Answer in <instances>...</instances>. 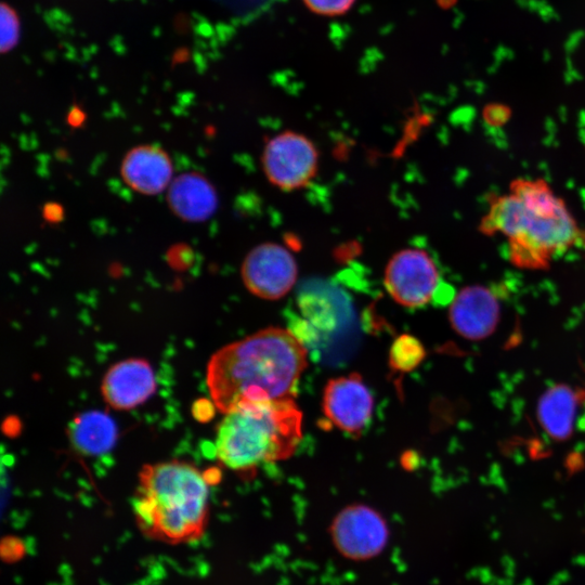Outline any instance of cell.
<instances>
[{
	"mask_svg": "<svg viewBox=\"0 0 585 585\" xmlns=\"http://www.w3.org/2000/svg\"><path fill=\"white\" fill-rule=\"evenodd\" d=\"M302 438V413L294 398L243 403L219 422L216 455L240 472L290 457Z\"/></svg>",
	"mask_w": 585,
	"mask_h": 585,
	"instance_id": "4",
	"label": "cell"
},
{
	"mask_svg": "<svg viewBox=\"0 0 585 585\" xmlns=\"http://www.w3.org/2000/svg\"><path fill=\"white\" fill-rule=\"evenodd\" d=\"M240 274L245 287L252 295L276 300L292 288L298 276V266L286 247L263 243L246 255Z\"/></svg>",
	"mask_w": 585,
	"mask_h": 585,
	"instance_id": "7",
	"label": "cell"
},
{
	"mask_svg": "<svg viewBox=\"0 0 585 585\" xmlns=\"http://www.w3.org/2000/svg\"><path fill=\"white\" fill-rule=\"evenodd\" d=\"M20 23L14 10L5 4H1V52L11 50L18 40Z\"/></svg>",
	"mask_w": 585,
	"mask_h": 585,
	"instance_id": "17",
	"label": "cell"
},
{
	"mask_svg": "<svg viewBox=\"0 0 585 585\" xmlns=\"http://www.w3.org/2000/svg\"><path fill=\"white\" fill-rule=\"evenodd\" d=\"M312 12L323 16H337L351 9L355 0H303Z\"/></svg>",
	"mask_w": 585,
	"mask_h": 585,
	"instance_id": "18",
	"label": "cell"
},
{
	"mask_svg": "<svg viewBox=\"0 0 585 585\" xmlns=\"http://www.w3.org/2000/svg\"><path fill=\"white\" fill-rule=\"evenodd\" d=\"M167 204L172 213L181 220L203 222L216 212L218 195L204 174L184 172L173 178L169 184Z\"/></svg>",
	"mask_w": 585,
	"mask_h": 585,
	"instance_id": "13",
	"label": "cell"
},
{
	"mask_svg": "<svg viewBox=\"0 0 585 585\" xmlns=\"http://www.w3.org/2000/svg\"><path fill=\"white\" fill-rule=\"evenodd\" d=\"M448 318L452 328L463 338L483 340L495 332L499 323L498 298L486 286H466L453 297Z\"/></svg>",
	"mask_w": 585,
	"mask_h": 585,
	"instance_id": "10",
	"label": "cell"
},
{
	"mask_svg": "<svg viewBox=\"0 0 585 585\" xmlns=\"http://www.w3.org/2000/svg\"><path fill=\"white\" fill-rule=\"evenodd\" d=\"M322 406L333 425L358 437L372 418L374 399L361 376L352 373L330 379L326 384Z\"/></svg>",
	"mask_w": 585,
	"mask_h": 585,
	"instance_id": "9",
	"label": "cell"
},
{
	"mask_svg": "<svg viewBox=\"0 0 585 585\" xmlns=\"http://www.w3.org/2000/svg\"><path fill=\"white\" fill-rule=\"evenodd\" d=\"M69 440L84 455H100L109 451L117 438L115 421L100 411H89L69 424Z\"/></svg>",
	"mask_w": 585,
	"mask_h": 585,
	"instance_id": "15",
	"label": "cell"
},
{
	"mask_svg": "<svg viewBox=\"0 0 585 585\" xmlns=\"http://www.w3.org/2000/svg\"><path fill=\"white\" fill-rule=\"evenodd\" d=\"M307 350L289 330L269 327L219 349L207 366V386L223 414L236 406L295 398Z\"/></svg>",
	"mask_w": 585,
	"mask_h": 585,
	"instance_id": "1",
	"label": "cell"
},
{
	"mask_svg": "<svg viewBox=\"0 0 585 585\" xmlns=\"http://www.w3.org/2000/svg\"><path fill=\"white\" fill-rule=\"evenodd\" d=\"M173 167L169 155L159 146L142 144L132 147L120 165L122 181L142 195H157L168 188Z\"/></svg>",
	"mask_w": 585,
	"mask_h": 585,
	"instance_id": "12",
	"label": "cell"
},
{
	"mask_svg": "<svg viewBox=\"0 0 585 585\" xmlns=\"http://www.w3.org/2000/svg\"><path fill=\"white\" fill-rule=\"evenodd\" d=\"M155 391L154 369L146 360L139 358L126 359L112 365L101 385L104 401L119 411L143 404Z\"/></svg>",
	"mask_w": 585,
	"mask_h": 585,
	"instance_id": "11",
	"label": "cell"
},
{
	"mask_svg": "<svg viewBox=\"0 0 585 585\" xmlns=\"http://www.w3.org/2000/svg\"><path fill=\"white\" fill-rule=\"evenodd\" d=\"M131 506L145 537L170 545L194 543L207 528L209 483L187 461L147 464L140 470Z\"/></svg>",
	"mask_w": 585,
	"mask_h": 585,
	"instance_id": "3",
	"label": "cell"
},
{
	"mask_svg": "<svg viewBox=\"0 0 585 585\" xmlns=\"http://www.w3.org/2000/svg\"><path fill=\"white\" fill-rule=\"evenodd\" d=\"M583 399L585 391L564 382L554 384L540 395L536 419L551 440L564 442L572 437L577 410Z\"/></svg>",
	"mask_w": 585,
	"mask_h": 585,
	"instance_id": "14",
	"label": "cell"
},
{
	"mask_svg": "<svg viewBox=\"0 0 585 585\" xmlns=\"http://www.w3.org/2000/svg\"><path fill=\"white\" fill-rule=\"evenodd\" d=\"M425 356L422 343L416 337L404 334L393 341L389 352V364L399 373H408L416 368Z\"/></svg>",
	"mask_w": 585,
	"mask_h": 585,
	"instance_id": "16",
	"label": "cell"
},
{
	"mask_svg": "<svg viewBox=\"0 0 585 585\" xmlns=\"http://www.w3.org/2000/svg\"><path fill=\"white\" fill-rule=\"evenodd\" d=\"M330 532L338 550L352 559L378 555L389 536L384 518L365 505H351L340 511Z\"/></svg>",
	"mask_w": 585,
	"mask_h": 585,
	"instance_id": "8",
	"label": "cell"
},
{
	"mask_svg": "<svg viewBox=\"0 0 585 585\" xmlns=\"http://www.w3.org/2000/svg\"><path fill=\"white\" fill-rule=\"evenodd\" d=\"M261 164L271 184L295 191L306 187L316 176L318 152L304 134L287 130L266 141Z\"/></svg>",
	"mask_w": 585,
	"mask_h": 585,
	"instance_id": "5",
	"label": "cell"
},
{
	"mask_svg": "<svg viewBox=\"0 0 585 585\" xmlns=\"http://www.w3.org/2000/svg\"><path fill=\"white\" fill-rule=\"evenodd\" d=\"M384 283L395 302L407 308H419L437 296L440 274L427 251L406 248L388 261Z\"/></svg>",
	"mask_w": 585,
	"mask_h": 585,
	"instance_id": "6",
	"label": "cell"
},
{
	"mask_svg": "<svg viewBox=\"0 0 585 585\" xmlns=\"http://www.w3.org/2000/svg\"><path fill=\"white\" fill-rule=\"evenodd\" d=\"M479 231L504 235L510 262L525 270L547 269L582 236L566 202L541 178L515 179L507 193L492 195Z\"/></svg>",
	"mask_w": 585,
	"mask_h": 585,
	"instance_id": "2",
	"label": "cell"
}]
</instances>
